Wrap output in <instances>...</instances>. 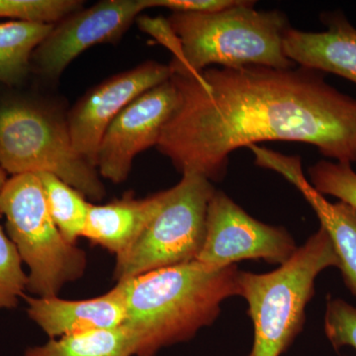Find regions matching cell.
Returning a JSON list of instances; mask_svg holds the SVG:
<instances>
[{
  "mask_svg": "<svg viewBox=\"0 0 356 356\" xmlns=\"http://www.w3.org/2000/svg\"><path fill=\"white\" fill-rule=\"evenodd\" d=\"M177 108L156 147L184 175L222 179L236 149L266 140L305 143L337 163L356 161V100L322 72L262 65L172 72Z\"/></svg>",
  "mask_w": 356,
  "mask_h": 356,
  "instance_id": "cell-1",
  "label": "cell"
},
{
  "mask_svg": "<svg viewBox=\"0 0 356 356\" xmlns=\"http://www.w3.org/2000/svg\"><path fill=\"white\" fill-rule=\"evenodd\" d=\"M238 273L236 264L213 268L194 261L121 281L126 298L123 325L135 339L134 356H156L212 325L222 302L238 296Z\"/></svg>",
  "mask_w": 356,
  "mask_h": 356,
  "instance_id": "cell-2",
  "label": "cell"
},
{
  "mask_svg": "<svg viewBox=\"0 0 356 356\" xmlns=\"http://www.w3.org/2000/svg\"><path fill=\"white\" fill-rule=\"evenodd\" d=\"M163 42L175 53L172 72L196 74L211 65L294 67L284 53L290 26L280 11H259L254 2L208 13H172Z\"/></svg>",
  "mask_w": 356,
  "mask_h": 356,
  "instance_id": "cell-3",
  "label": "cell"
},
{
  "mask_svg": "<svg viewBox=\"0 0 356 356\" xmlns=\"http://www.w3.org/2000/svg\"><path fill=\"white\" fill-rule=\"evenodd\" d=\"M339 266L331 238L320 228L275 270L264 274L240 270L238 296L248 302V315L254 325V343L247 356L286 353L303 330L316 278L325 269Z\"/></svg>",
  "mask_w": 356,
  "mask_h": 356,
  "instance_id": "cell-4",
  "label": "cell"
},
{
  "mask_svg": "<svg viewBox=\"0 0 356 356\" xmlns=\"http://www.w3.org/2000/svg\"><path fill=\"white\" fill-rule=\"evenodd\" d=\"M0 165L13 175L51 173L92 201L105 195L97 170L74 149L67 119L34 100H0Z\"/></svg>",
  "mask_w": 356,
  "mask_h": 356,
  "instance_id": "cell-5",
  "label": "cell"
},
{
  "mask_svg": "<svg viewBox=\"0 0 356 356\" xmlns=\"http://www.w3.org/2000/svg\"><path fill=\"white\" fill-rule=\"evenodd\" d=\"M8 238L29 268L27 291L56 297L84 273L86 255L67 243L49 211L41 179L34 173L13 175L0 195Z\"/></svg>",
  "mask_w": 356,
  "mask_h": 356,
  "instance_id": "cell-6",
  "label": "cell"
},
{
  "mask_svg": "<svg viewBox=\"0 0 356 356\" xmlns=\"http://www.w3.org/2000/svg\"><path fill=\"white\" fill-rule=\"evenodd\" d=\"M170 189V198L139 240L116 257L117 282L197 259L205 240L208 205L216 189L196 175H184Z\"/></svg>",
  "mask_w": 356,
  "mask_h": 356,
  "instance_id": "cell-7",
  "label": "cell"
},
{
  "mask_svg": "<svg viewBox=\"0 0 356 356\" xmlns=\"http://www.w3.org/2000/svg\"><path fill=\"white\" fill-rule=\"evenodd\" d=\"M283 227L257 221L226 193L215 191L208 205L206 234L196 261L213 268L235 266L242 261L286 262L297 250Z\"/></svg>",
  "mask_w": 356,
  "mask_h": 356,
  "instance_id": "cell-8",
  "label": "cell"
},
{
  "mask_svg": "<svg viewBox=\"0 0 356 356\" xmlns=\"http://www.w3.org/2000/svg\"><path fill=\"white\" fill-rule=\"evenodd\" d=\"M147 8L149 0H104L70 14L54 25L37 47L31 67L44 79L56 81L91 47L117 43Z\"/></svg>",
  "mask_w": 356,
  "mask_h": 356,
  "instance_id": "cell-9",
  "label": "cell"
},
{
  "mask_svg": "<svg viewBox=\"0 0 356 356\" xmlns=\"http://www.w3.org/2000/svg\"><path fill=\"white\" fill-rule=\"evenodd\" d=\"M177 102V86L170 77L122 110L100 142L96 165L99 175L114 184L125 181L136 156L158 145Z\"/></svg>",
  "mask_w": 356,
  "mask_h": 356,
  "instance_id": "cell-10",
  "label": "cell"
},
{
  "mask_svg": "<svg viewBox=\"0 0 356 356\" xmlns=\"http://www.w3.org/2000/svg\"><path fill=\"white\" fill-rule=\"evenodd\" d=\"M172 76L170 65L151 60L115 74L88 90L67 117L76 153L96 168L100 142L112 121L136 98Z\"/></svg>",
  "mask_w": 356,
  "mask_h": 356,
  "instance_id": "cell-11",
  "label": "cell"
},
{
  "mask_svg": "<svg viewBox=\"0 0 356 356\" xmlns=\"http://www.w3.org/2000/svg\"><path fill=\"white\" fill-rule=\"evenodd\" d=\"M27 314L50 339L114 329L126 317L125 287L123 282L99 297L81 301L56 297L24 295Z\"/></svg>",
  "mask_w": 356,
  "mask_h": 356,
  "instance_id": "cell-12",
  "label": "cell"
},
{
  "mask_svg": "<svg viewBox=\"0 0 356 356\" xmlns=\"http://www.w3.org/2000/svg\"><path fill=\"white\" fill-rule=\"evenodd\" d=\"M325 32H304L290 27L285 34L284 53L295 65L331 72L356 84V29L343 14L325 13Z\"/></svg>",
  "mask_w": 356,
  "mask_h": 356,
  "instance_id": "cell-13",
  "label": "cell"
},
{
  "mask_svg": "<svg viewBox=\"0 0 356 356\" xmlns=\"http://www.w3.org/2000/svg\"><path fill=\"white\" fill-rule=\"evenodd\" d=\"M170 192V188L144 199L125 195L104 205L91 203L83 236L116 257L125 254L165 206Z\"/></svg>",
  "mask_w": 356,
  "mask_h": 356,
  "instance_id": "cell-14",
  "label": "cell"
},
{
  "mask_svg": "<svg viewBox=\"0 0 356 356\" xmlns=\"http://www.w3.org/2000/svg\"><path fill=\"white\" fill-rule=\"evenodd\" d=\"M284 177L303 194L315 211L321 228L331 238L344 283L356 297V209L343 201L329 202L316 191L304 177L301 161L293 163Z\"/></svg>",
  "mask_w": 356,
  "mask_h": 356,
  "instance_id": "cell-15",
  "label": "cell"
},
{
  "mask_svg": "<svg viewBox=\"0 0 356 356\" xmlns=\"http://www.w3.org/2000/svg\"><path fill=\"white\" fill-rule=\"evenodd\" d=\"M54 25L6 21L0 22V84L18 86L31 72L33 53Z\"/></svg>",
  "mask_w": 356,
  "mask_h": 356,
  "instance_id": "cell-16",
  "label": "cell"
},
{
  "mask_svg": "<svg viewBox=\"0 0 356 356\" xmlns=\"http://www.w3.org/2000/svg\"><path fill=\"white\" fill-rule=\"evenodd\" d=\"M135 339L125 325L50 339L25 356H134Z\"/></svg>",
  "mask_w": 356,
  "mask_h": 356,
  "instance_id": "cell-17",
  "label": "cell"
},
{
  "mask_svg": "<svg viewBox=\"0 0 356 356\" xmlns=\"http://www.w3.org/2000/svg\"><path fill=\"white\" fill-rule=\"evenodd\" d=\"M49 211L67 243L76 245L83 235L91 203L83 194L51 173H38Z\"/></svg>",
  "mask_w": 356,
  "mask_h": 356,
  "instance_id": "cell-18",
  "label": "cell"
},
{
  "mask_svg": "<svg viewBox=\"0 0 356 356\" xmlns=\"http://www.w3.org/2000/svg\"><path fill=\"white\" fill-rule=\"evenodd\" d=\"M83 6L77 0H0V19L56 25Z\"/></svg>",
  "mask_w": 356,
  "mask_h": 356,
  "instance_id": "cell-19",
  "label": "cell"
},
{
  "mask_svg": "<svg viewBox=\"0 0 356 356\" xmlns=\"http://www.w3.org/2000/svg\"><path fill=\"white\" fill-rule=\"evenodd\" d=\"M27 287L19 252L0 225V309L16 308Z\"/></svg>",
  "mask_w": 356,
  "mask_h": 356,
  "instance_id": "cell-20",
  "label": "cell"
},
{
  "mask_svg": "<svg viewBox=\"0 0 356 356\" xmlns=\"http://www.w3.org/2000/svg\"><path fill=\"white\" fill-rule=\"evenodd\" d=\"M309 175L318 193L334 196L356 209V173L351 165L321 161L310 168Z\"/></svg>",
  "mask_w": 356,
  "mask_h": 356,
  "instance_id": "cell-21",
  "label": "cell"
},
{
  "mask_svg": "<svg viewBox=\"0 0 356 356\" xmlns=\"http://www.w3.org/2000/svg\"><path fill=\"white\" fill-rule=\"evenodd\" d=\"M325 332L336 350L350 346L356 350V307L341 299L327 298Z\"/></svg>",
  "mask_w": 356,
  "mask_h": 356,
  "instance_id": "cell-22",
  "label": "cell"
},
{
  "mask_svg": "<svg viewBox=\"0 0 356 356\" xmlns=\"http://www.w3.org/2000/svg\"><path fill=\"white\" fill-rule=\"evenodd\" d=\"M240 0H149V7H163L172 13H208L229 8Z\"/></svg>",
  "mask_w": 356,
  "mask_h": 356,
  "instance_id": "cell-23",
  "label": "cell"
},
{
  "mask_svg": "<svg viewBox=\"0 0 356 356\" xmlns=\"http://www.w3.org/2000/svg\"><path fill=\"white\" fill-rule=\"evenodd\" d=\"M7 180V172L3 170L1 165H0V195H1V192L3 191L4 186H6Z\"/></svg>",
  "mask_w": 356,
  "mask_h": 356,
  "instance_id": "cell-24",
  "label": "cell"
}]
</instances>
